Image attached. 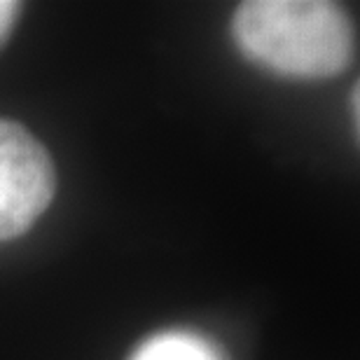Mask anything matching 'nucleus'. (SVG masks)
<instances>
[{
  "label": "nucleus",
  "mask_w": 360,
  "mask_h": 360,
  "mask_svg": "<svg viewBox=\"0 0 360 360\" xmlns=\"http://www.w3.org/2000/svg\"><path fill=\"white\" fill-rule=\"evenodd\" d=\"M131 360H220V356L197 335L167 333L143 344Z\"/></svg>",
  "instance_id": "7ed1b4c3"
},
{
  "label": "nucleus",
  "mask_w": 360,
  "mask_h": 360,
  "mask_svg": "<svg viewBox=\"0 0 360 360\" xmlns=\"http://www.w3.org/2000/svg\"><path fill=\"white\" fill-rule=\"evenodd\" d=\"M54 164L24 127L0 120V241L24 234L54 199Z\"/></svg>",
  "instance_id": "f03ea898"
},
{
  "label": "nucleus",
  "mask_w": 360,
  "mask_h": 360,
  "mask_svg": "<svg viewBox=\"0 0 360 360\" xmlns=\"http://www.w3.org/2000/svg\"><path fill=\"white\" fill-rule=\"evenodd\" d=\"M234 38L253 61L295 77L342 73L354 28L342 7L321 0H250L234 14Z\"/></svg>",
  "instance_id": "f257e3e1"
},
{
  "label": "nucleus",
  "mask_w": 360,
  "mask_h": 360,
  "mask_svg": "<svg viewBox=\"0 0 360 360\" xmlns=\"http://www.w3.org/2000/svg\"><path fill=\"white\" fill-rule=\"evenodd\" d=\"M19 14V3H12V0H0V40L10 33V28L14 24Z\"/></svg>",
  "instance_id": "20e7f679"
}]
</instances>
